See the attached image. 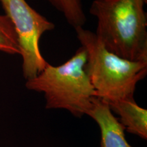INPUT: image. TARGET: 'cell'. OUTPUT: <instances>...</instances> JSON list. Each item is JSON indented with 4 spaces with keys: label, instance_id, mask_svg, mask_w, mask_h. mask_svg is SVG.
Returning <instances> with one entry per match:
<instances>
[{
    "label": "cell",
    "instance_id": "3",
    "mask_svg": "<svg viewBox=\"0 0 147 147\" xmlns=\"http://www.w3.org/2000/svg\"><path fill=\"white\" fill-rule=\"evenodd\" d=\"M87 53L83 47L60 65L48 63L36 77L26 80L27 89L42 93L47 109H63L76 117L87 114L96 93L87 71Z\"/></svg>",
    "mask_w": 147,
    "mask_h": 147
},
{
    "label": "cell",
    "instance_id": "8",
    "mask_svg": "<svg viewBox=\"0 0 147 147\" xmlns=\"http://www.w3.org/2000/svg\"><path fill=\"white\" fill-rule=\"evenodd\" d=\"M0 51L10 55H20L17 35L11 20L0 14Z\"/></svg>",
    "mask_w": 147,
    "mask_h": 147
},
{
    "label": "cell",
    "instance_id": "9",
    "mask_svg": "<svg viewBox=\"0 0 147 147\" xmlns=\"http://www.w3.org/2000/svg\"><path fill=\"white\" fill-rule=\"evenodd\" d=\"M144 1H145V2H146V3H147V0H144Z\"/></svg>",
    "mask_w": 147,
    "mask_h": 147
},
{
    "label": "cell",
    "instance_id": "1",
    "mask_svg": "<svg viewBox=\"0 0 147 147\" xmlns=\"http://www.w3.org/2000/svg\"><path fill=\"white\" fill-rule=\"evenodd\" d=\"M144 0H94L89 8L97 19L95 33L104 47L120 57L147 61Z\"/></svg>",
    "mask_w": 147,
    "mask_h": 147
},
{
    "label": "cell",
    "instance_id": "7",
    "mask_svg": "<svg viewBox=\"0 0 147 147\" xmlns=\"http://www.w3.org/2000/svg\"><path fill=\"white\" fill-rule=\"evenodd\" d=\"M65 16L66 21L76 29L83 27L87 17L82 8V0H47Z\"/></svg>",
    "mask_w": 147,
    "mask_h": 147
},
{
    "label": "cell",
    "instance_id": "4",
    "mask_svg": "<svg viewBox=\"0 0 147 147\" xmlns=\"http://www.w3.org/2000/svg\"><path fill=\"white\" fill-rule=\"evenodd\" d=\"M0 3L15 29L23 59V76L28 80L39 74L48 64L39 43L42 35L53 31L55 25L25 0H0Z\"/></svg>",
    "mask_w": 147,
    "mask_h": 147
},
{
    "label": "cell",
    "instance_id": "2",
    "mask_svg": "<svg viewBox=\"0 0 147 147\" xmlns=\"http://www.w3.org/2000/svg\"><path fill=\"white\" fill-rule=\"evenodd\" d=\"M77 38L87 51L86 71L96 97L110 104L134 98L138 82L147 74V61L125 59L108 51L95 33L78 27Z\"/></svg>",
    "mask_w": 147,
    "mask_h": 147
},
{
    "label": "cell",
    "instance_id": "6",
    "mask_svg": "<svg viewBox=\"0 0 147 147\" xmlns=\"http://www.w3.org/2000/svg\"><path fill=\"white\" fill-rule=\"evenodd\" d=\"M113 113L119 115V121L129 133L142 139L147 138V110L140 107L134 98L125 99L108 104Z\"/></svg>",
    "mask_w": 147,
    "mask_h": 147
},
{
    "label": "cell",
    "instance_id": "5",
    "mask_svg": "<svg viewBox=\"0 0 147 147\" xmlns=\"http://www.w3.org/2000/svg\"><path fill=\"white\" fill-rule=\"evenodd\" d=\"M94 120L101 132L100 147H133L125 136V128L107 103L95 97L87 114Z\"/></svg>",
    "mask_w": 147,
    "mask_h": 147
}]
</instances>
